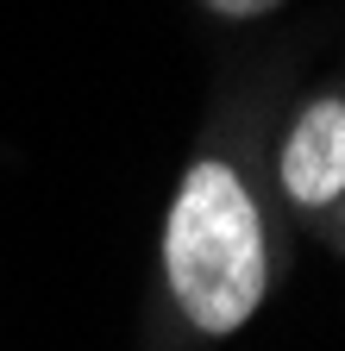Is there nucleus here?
I'll use <instances>...</instances> for the list:
<instances>
[{
  "mask_svg": "<svg viewBox=\"0 0 345 351\" xmlns=\"http://www.w3.org/2000/svg\"><path fill=\"white\" fill-rule=\"evenodd\" d=\"M283 189L301 207L345 195V101H314L283 145Z\"/></svg>",
  "mask_w": 345,
  "mask_h": 351,
  "instance_id": "obj_2",
  "label": "nucleus"
},
{
  "mask_svg": "<svg viewBox=\"0 0 345 351\" xmlns=\"http://www.w3.org/2000/svg\"><path fill=\"white\" fill-rule=\"evenodd\" d=\"M213 13H226V19H257V13H270V7H283V0H207Z\"/></svg>",
  "mask_w": 345,
  "mask_h": 351,
  "instance_id": "obj_3",
  "label": "nucleus"
},
{
  "mask_svg": "<svg viewBox=\"0 0 345 351\" xmlns=\"http://www.w3.org/2000/svg\"><path fill=\"white\" fill-rule=\"evenodd\" d=\"M163 270L182 314L213 339L239 332L257 314L270 276L264 226H257L245 182L226 163H195L182 176V195L169 207V232H163Z\"/></svg>",
  "mask_w": 345,
  "mask_h": 351,
  "instance_id": "obj_1",
  "label": "nucleus"
}]
</instances>
